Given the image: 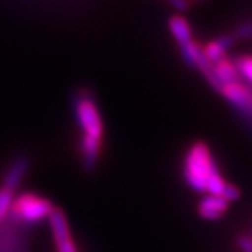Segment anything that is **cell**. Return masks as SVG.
Instances as JSON below:
<instances>
[{"mask_svg":"<svg viewBox=\"0 0 252 252\" xmlns=\"http://www.w3.org/2000/svg\"><path fill=\"white\" fill-rule=\"evenodd\" d=\"M216 171V164L206 144H193L184 161V177L189 187L196 192H206L207 181Z\"/></svg>","mask_w":252,"mask_h":252,"instance_id":"cell-1","label":"cell"},{"mask_svg":"<svg viewBox=\"0 0 252 252\" xmlns=\"http://www.w3.org/2000/svg\"><path fill=\"white\" fill-rule=\"evenodd\" d=\"M54 207L49 199L35 193H23L13 200L10 219H13L18 224H35L44 219H48Z\"/></svg>","mask_w":252,"mask_h":252,"instance_id":"cell-2","label":"cell"},{"mask_svg":"<svg viewBox=\"0 0 252 252\" xmlns=\"http://www.w3.org/2000/svg\"><path fill=\"white\" fill-rule=\"evenodd\" d=\"M74 115L83 135L102 140L104 125L99 111L87 91H81L74 99Z\"/></svg>","mask_w":252,"mask_h":252,"instance_id":"cell-3","label":"cell"},{"mask_svg":"<svg viewBox=\"0 0 252 252\" xmlns=\"http://www.w3.org/2000/svg\"><path fill=\"white\" fill-rule=\"evenodd\" d=\"M48 223L58 252H79L72 238L69 221L62 209L54 207V210L48 217Z\"/></svg>","mask_w":252,"mask_h":252,"instance_id":"cell-4","label":"cell"},{"mask_svg":"<svg viewBox=\"0 0 252 252\" xmlns=\"http://www.w3.org/2000/svg\"><path fill=\"white\" fill-rule=\"evenodd\" d=\"M28 165H30V161H28L26 156L17 157L14 161L10 164L7 171L4 172L1 188L9 189L11 192H14L24 180V177H26V174L28 171Z\"/></svg>","mask_w":252,"mask_h":252,"instance_id":"cell-5","label":"cell"},{"mask_svg":"<svg viewBox=\"0 0 252 252\" xmlns=\"http://www.w3.org/2000/svg\"><path fill=\"white\" fill-rule=\"evenodd\" d=\"M101 144L102 140L89 137V136H81L80 139V154L83 168L87 172L94 171L99 160L101 153Z\"/></svg>","mask_w":252,"mask_h":252,"instance_id":"cell-6","label":"cell"},{"mask_svg":"<svg viewBox=\"0 0 252 252\" xmlns=\"http://www.w3.org/2000/svg\"><path fill=\"white\" fill-rule=\"evenodd\" d=\"M227 206H228V203L221 196L207 195L205 198L200 199L198 206V213L202 219L217 220V219H220L224 215Z\"/></svg>","mask_w":252,"mask_h":252,"instance_id":"cell-7","label":"cell"},{"mask_svg":"<svg viewBox=\"0 0 252 252\" xmlns=\"http://www.w3.org/2000/svg\"><path fill=\"white\" fill-rule=\"evenodd\" d=\"M221 93L225 98L231 101L238 108L248 109V111L252 109V93L248 89H245L243 84L237 81L227 84L221 89Z\"/></svg>","mask_w":252,"mask_h":252,"instance_id":"cell-8","label":"cell"},{"mask_svg":"<svg viewBox=\"0 0 252 252\" xmlns=\"http://www.w3.org/2000/svg\"><path fill=\"white\" fill-rule=\"evenodd\" d=\"M168 28L171 31V35L177 41V44L181 46L188 45L192 42V30L189 27L188 21L185 18L175 14L168 20Z\"/></svg>","mask_w":252,"mask_h":252,"instance_id":"cell-9","label":"cell"},{"mask_svg":"<svg viewBox=\"0 0 252 252\" xmlns=\"http://www.w3.org/2000/svg\"><path fill=\"white\" fill-rule=\"evenodd\" d=\"M235 42L234 35H224L217 38L215 41L209 42L205 49H203V54L207 58V61L210 63H216L221 59H224L225 51L228 48H231V45Z\"/></svg>","mask_w":252,"mask_h":252,"instance_id":"cell-10","label":"cell"},{"mask_svg":"<svg viewBox=\"0 0 252 252\" xmlns=\"http://www.w3.org/2000/svg\"><path fill=\"white\" fill-rule=\"evenodd\" d=\"M213 72H215V77L221 89L227 84L237 81V67L225 59H221L213 64Z\"/></svg>","mask_w":252,"mask_h":252,"instance_id":"cell-11","label":"cell"},{"mask_svg":"<svg viewBox=\"0 0 252 252\" xmlns=\"http://www.w3.org/2000/svg\"><path fill=\"white\" fill-rule=\"evenodd\" d=\"M14 200V192L9 189L0 188V223L6 221L10 217V210Z\"/></svg>","mask_w":252,"mask_h":252,"instance_id":"cell-12","label":"cell"},{"mask_svg":"<svg viewBox=\"0 0 252 252\" xmlns=\"http://www.w3.org/2000/svg\"><path fill=\"white\" fill-rule=\"evenodd\" d=\"M224 187L225 181L220 175V172L216 171L209 178V181H207L206 192L209 195H213V196H221V193L224 190Z\"/></svg>","mask_w":252,"mask_h":252,"instance_id":"cell-13","label":"cell"},{"mask_svg":"<svg viewBox=\"0 0 252 252\" xmlns=\"http://www.w3.org/2000/svg\"><path fill=\"white\" fill-rule=\"evenodd\" d=\"M238 70L245 79H248V81L252 83V58L250 56L241 58L238 61Z\"/></svg>","mask_w":252,"mask_h":252,"instance_id":"cell-14","label":"cell"},{"mask_svg":"<svg viewBox=\"0 0 252 252\" xmlns=\"http://www.w3.org/2000/svg\"><path fill=\"white\" fill-rule=\"evenodd\" d=\"M240 195H241V192L237 187L231 185V184H225L224 190L221 193V198L224 199L227 203H230V202H235L237 199L240 198Z\"/></svg>","mask_w":252,"mask_h":252,"instance_id":"cell-15","label":"cell"},{"mask_svg":"<svg viewBox=\"0 0 252 252\" xmlns=\"http://www.w3.org/2000/svg\"><path fill=\"white\" fill-rule=\"evenodd\" d=\"M237 245L243 252H252V238L250 237H245V235L240 237L237 240Z\"/></svg>","mask_w":252,"mask_h":252,"instance_id":"cell-16","label":"cell"},{"mask_svg":"<svg viewBox=\"0 0 252 252\" xmlns=\"http://www.w3.org/2000/svg\"><path fill=\"white\" fill-rule=\"evenodd\" d=\"M250 36H252V23L241 26L234 34V38H250Z\"/></svg>","mask_w":252,"mask_h":252,"instance_id":"cell-17","label":"cell"},{"mask_svg":"<svg viewBox=\"0 0 252 252\" xmlns=\"http://www.w3.org/2000/svg\"><path fill=\"white\" fill-rule=\"evenodd\" d=\"M171 6L178 11H187L190 7V3L187 0H174V1H171Z\"/></svg>","mask_w":252,"mask_h":252,"instance_id":"cell-18","label":"cell"}]
</instances>
